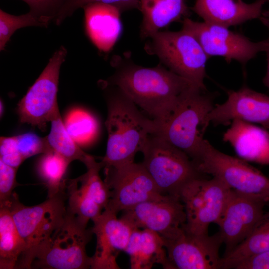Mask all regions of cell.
Here are the masks:
<instances>
[{
	"label": "cell",
	"mask_w": 269,
	"mask_h": 269,
	"mask_svg": "<svg viewBox=\"0 0 269 269\" xmlns=\"http://www.w3.org/2000/svg\"><path fill=\"white\" fill-rule=\"evenodd\" d=\"M217 94L194 86L184 92L167 121L155 134L184 152L194 161L198 156L208 125L207 115Z\"/></svg>",
	"instance_id": "3957f363"
},
{
	"label": "cell",
	"mask_w": 269,
	"mask_h": 269,
	"mask_svg": "<svg viewBox=\"0 0 269 269\" xmlns=\"http://www.w3.org/2000/svg\"><path fill=\"white\" fill-rule=\"evenodd\" d=\"M141 152L142 164L163 195L179 197L187 183L204 175L187 154L159 135L151 134Z\"/></svg>",
	"instance_id": "52a82bcc"
},
{
	"label": "cell",
	"mask_w": 269,
	"mask_h": 269,
	"mask_svg": "<svg viewBox=\"0 0 269 269\" xmlns=\"http://www.w3.org/2000/svg\"><path fill=\"white\" fill-rule=\"evenodd\" d=\"M265 2L264 0L250 3L243 0H196L192 9L207 24L229 28L259 19Z\"/></svg>",
	"instance_id": "d6986e66"
},
{
	"label": "cell",
	"mask_w": 269,
	"mask_h": 269,
	"mask_svg": "<svg viewBox=\"0 0 269 269\" xmlns=\"http://www.w3.org/2000/svg\"><path fill=\"white\" fill-rule=\"evenodd\" d=\"M99 2L111 5L118 8L121 12L127 10H139V0H69L54 21L60 25L67 18L71 16L78 9L90 3Z\"/></svg>",
	"instance_id": "f546056e"
},
{
	"label": "cell",
	"mask_w": 269,
	"mask_h": 269,
	"mask_svg": "<svg viewBox=\"0 0 269 269\" xmlns=\"http://www.w3.org/2000/svg\"><path fill=\"white\" fill-rule=\"evenodd\" d=\"M82 8L87 36L99 51L109 52L122 32L121 11L114 6L99 2L87 4Z\"/></svg>",
	"instance_id": "44dd1931"
},
{
	"label": "cell",
	"mask_w": 269,
	"mask_h": 269,
	"mask_svg": "<svg viewBox=\"0 0 269 269\" xmlns=\"http://www.w3.org/2000/svg\"><path fill=\"white\" fill-rule=\"evenodd\" d=\"M231 190L213 177L195 179L181 190L179 198L184 205L185 230L194 234H207L209 225L217 224L229 199Z\"/></svg>",
	"instance_id": "9c48e42d"
},
{
	"label": "cell",
	"mask_w": 269,
	"mask_h": 269,
	"mask_svg": "<svg viewBox=\"0 0 269 269\" xmlns=\"http://www.w3.org/2000/svg\"><path fill=\"white\" fill-rule=\"evenodd\" d=\"M17 170L0 160V207L6 206L14 193L13 190L17 185Z\"/></svg>",
	"instance_id": "1f68e13d"
},
{
	"label": "cell",
	"mask_w": 269,
	"mask_h": 269,
	"mask_svg": "<svg viewBox=\"0 0 269 269\" xmlns=\"http://www.w3.org/2000/svg\"><path fill=\"white\" fill-rule=\"evenodd\" d=\"M122 212L120 218L132 228L149 229L163 238L176 235L186 221L180 198L170 195L140 203Z\"/></svg>",
	"instance_id": "9a60e30c"
},
{
	"label": "cell",
	"mask_w": 269,
	"mask_h": 269,
	"mask_svg": "<svg viewBox=\"0 0 269 269\" xmlns=\"http://www.w3.org/2000/svg\"><path fill=\"white\" fill-rule=\"evenodd\" d=\"M15 137L17 150L25 160L37 154L52 151L46 137H41L32 132H27Z\"/></svg>",
	"instance_id": "4dcf8cb0"
},
{
	"label": "cell",
	"mask_w": 269,
	"mask_h": 269,
	"mask_svg": "<svg viewBox=\"0 0 269 269\" xmlns=\"http://www.w3.org/2000/svg\"><path fill=\"white\" fill-rule=\"evenodd\" d=\"M262 16L269 18V9L263 11Z\"/></svg>",
	"instance_id": "8d00e7d4"
},
{
	"label": "cell",
	"mask_w": 269,
	"mask_h": 269,
	"mask_svg": "<svg viewBox=\"0 0 269 269\" xmlns=\"http://www.w3.org/2000/svg\"><path fill=\"white\" fill-rule=\"evenodd\" d=\"M261 23L267 28L269 32V36L266 39L267 46L265 51L267 57V70L265 76L263 79V83L269 89V18L261 15L259 18Z\"/></svg>",
	"instance_id": "d590c367"
},
{
	"label": "cell",
	"mask_w": 269,
	"mask_h": 269,
	"mask_svg": "<svg viewBox=\"0 0 269 269\" xmlns=\"http://www.w3.org/2000/svg\"><path fill=\"white\" fill-rule=\"evenodd\" d=\"M269 250V210L264 212L250 235L220 258L219 269H234L242 260Z\"/></svg>",
	"instance_id": "cb8c5ba5"
},
{
	"label": "cell",
	"mask_w": 269,
	"mask_h": 269,
	"mask_svg": "<svg viewBox=\"0 0 269 269\" xmlns=\"http://www.w3.org/2000/svg\"><path fill=\"white\" fill-rule=\"evenodd\" d=\"M105 182L110 191L107 209L116 214L140 203L163 197L142 163L134 162L105 168Z\"/></svg>",
	"instance_id": "7c38bea8"
},
{
	"label": "cell",
	"mask_w": 269,
	"mask_h": 269,
	"mask_svg": "<svg viewBox=\"0 0 269 269\" xmlns=\"http://www.w3.org/2000/svg\"><path fill=\"white\" fill-rule=\"evenodd\" d=\"M87 172L80 177L66 180L65 192L68 201L67 210L87 226L90 220L95 219L109 202L110 191L99 174L103 168L92 156L85 164Z\"/></svg>",
	"instance_id": "5bb4252c"
},
{
	"label": "cell",
	"mask_w": 269,
	"mask_h": 269,
	"mask_svg": "<svg viewBox=\"0 0 269 269\" xmlns=\"http://www.w3.org/2000/svg\"><path fill=\"white\" fill-rule=\"evenodd\" d=\"M269 198L249 196L231 191L225 209L217 223L227 253L251 233L264 213Z\"/></svg>",
	"instance_id": "2e32d148"
},
{
	"label": "cell",
	"mask_w": 269,
	"mask_h": 269,
	"mask_svg": "<svg viewBox=\"0 0 269 269\" xmlns=\"http://www.w3.org/2000/svg\"><path fill=\"white\" fill-rule=\"evenodd\" d=\"M162 239L166 249L167 269H219V249L223 243L219 232L211 236L194 234L183 227L176 235Z\"/></svg>",
	"instance_id": "4fadbf2b"
},
{
	"label": "cell",
	"mask_w": 269,
	"mask_h": 269,
	"mask_svg": "<svg viewBox=\"0 0 269 269\" xmlns=\"http://www.w3.org/2000/svg\"><path fill=\"white\" fill-rule=\"evenodd\" d=\"M2 102H1V100H0V115H1V112L2 113V109H3V106H2Z\"/></svg>",
	"instance_id": "74e56055"
},
{
	"label": "cell",
	"mask_w": 269,
	"mask_h": 269,
	"mask_svg": "<svg viewBox=\"0 0 269 269\" xmlns=\"http://www.w3.org/2000/svg\"><path fill=\"white\" fill-rule=\"evenodd\" d=\"M0 160L17 169L25 160L17 150L15 136L0 137Z\"/></svg>",
	"instance_id": "836d02e7"
},
{
	"label": "cell",
	"mask_w": 269,
	"mask_h": 269,
	"mask_svg": "<svg viewBox=\"0 0 269 269\" xmlns=\"http://www.w3.org/2000/svg\"><path fill=\"white\" fill-rule=\"evenodd\" d=\"M67 54L61 46L55 51L41 74L18 103L20 122L41 130L59 111L57 103L60 68Z\"/></svg>",
	"instance_id": "30bf717a"
},
{
	"label": "cell",
	"mask_w": 269,
	"mask_h": 269,
	"mask_svg": "<svg viewBox=\"0 0 269 269\" xmlns=\"http://www.w3.org/2000/svg\"><path fill=\"white\" fill-rule=\"evenodd\" d=\"M193 162L199 172L218 178L233 191L269 198V178L247 161L219 151L206 139Z\"/></svg>",
	"instance_id": "ba28073f"
},
{
	"label": "cell",
	"mask_w": 269,
	"mask_h": 269,
	"mask_svg": "<svg viewBox=\"0 0 269 269\" xmlns=\"http://www.w3.org/2000/svg\"><path fill=\"white\" fill-rule=\"evenodd\" d=\"M162 237L152 230L133 229L125 250L132 269H150L155 264L167 269V253Z\"/></svg>",
	"instance_id": "7402d4cb"
},
{
	"label": "cell",
	"mask_w": 269,
	"mask_h": 269,
	"mask_svg": "<svg viewBox=\"0 0 269 269\" xmlns=\"http://www.w3.org/2000/svg\"><path fill=\"white\" fill-rule=\"evenodd\" d=\"M265 2H268L269 3V0H264Z\"/></svg>",
	"instance_id": "f35d334b"
},
{
	"label": "cell",
	"mask_w": 269,
	"mask_h": 269,
	"mask_svg": "<svg viewBox=\"0 0 269 269\" xmlns=\"http://www.w3.org/2000/svg\"><path fill=\"white\" fill-rule=\"evenodd\" d=\"M227 99L215 104L207 115L209 125H228L235 119L258 123L269 130V96L254 91L247 85L237 90L227 91Z\"/></svg>",
	"instance_id": "e0dca14e"
},
{
	"label": "cell",
	"mask_w": 269,
	"mask_h": 269,
	"mask_svg": "<svg viewBox=\"0 0 269 269\" xmlns=\"http://www.w3.org/2000/svg\"><path fill=\"white\" fill-rule=\"evenodd\" d=\"M113 62L116 71L107 85L116 86L157 123L158 129L167 121L181 95L197 86L161 64L145 67L120 57Z\"/></svg>",
	"instance_id": "6da1fadb"
},
{
	"label": "cell",
	"mask_w": 269,
	"mask_h": 269,
	"mask_svg": "<svg viewBox=\"0 0 269 269\" xmlns=\"http://www.w3.org/2000/svg\"><path fill=\"white\" fill-rule=\"evenodd\" d=\"M50 122V131L46 137L51 149L70 163L78 160L85 164L91 155L84 152L69 135L59 111Z\"/></svg>",
	"instance_id": "484cf974"
},
{
	"label": "cell",
	"mask_w": 269,
	"mask_h": 269,
	"mask_svg": "<svg viewBox=\"0 0 269 269\" xmlns=\"http://www.w3.org/2000/svg\"><path fill=\"white\" fill-rule=\"evenodd\" d=\"M224 133L238 157L246 161L269 165V130L239 119L233 120Z\"/></svg>",
	"instance_id": "ffe728a7"
},
{
	"label": "cell",
	"mask_w": 269,
	"mask_h": 269,
	"mask_svg": "<svg viewBox=\"0 0 269 269\" xmlns=\"http://www.w3.org/2000/svg\"><path fill=\"white\" fill-rule=\"evenodd\" d=\"M25 250V244L9 208L0 207V269L16 268Z\"/></svg>",
	"instance_id": "d4e9b609"
},
{
	"label": "cell",
	"mask_w": 269,
	"mask_h": 269,
	"mask_svg": "<svg viewBox=\"0 0 269 269\" xmlns=\"http://www.w3.org/2000/svg\"><path fill=\"white\" fill-rule=\"evenodd\" d=\"M145 51L156 55L162 65L179 76L207 89L204 84L209 57L189 32L159 31L149 38Z\"/></svg>",
	"instance_id": "8992f818"
},
{
	"label": "cell",
	"mask_w": 269,
	"mask_h": 269,
	"mask_svg": "<svg viewBox=\"0 0 269 269\" xmlns=\"http://www.w3.org/2000/svg\"><path fill=\"white\" fill-rule=\"evenodd\" d=\"M51 22L52 21L50 18L38 16L30 11L16 16L0 9V51L5 50L11 37L17 30L29 26L47 27Z\"/></svg>",
	"instance_id": "f1b7e54d"
},
{
	"label": "cell",
	"mask_w": 269,
	"mask_h": 269,
	"mask_svg": "<svg viewBox=\"0 0 269 269\" xmlns=\"http://www.w3.org/2000/svg\"><path fill=\"white\" fill-rule=\"evenodd\" d=\"M63 121L67 132L78 145L89 143L97 134L98 122L86 110L73 109L68 113Z\"/></svg>",
	"instance_id": "83f0119b"
},
{
	"label": "cell",
	"mask_w": 269,
	"mask_h": 269,
	"mask_svg": "<svg viewBox=\"0 0 269 269\" xmlns=\"http://www.w3.org/2000/svg\"><path fill=\"white\" fill-rule=\"evenodd\" d=\"M235 269H269V250L250 256L237 264Z\"/></svg>",
	"instance_id": "e575fe53"
},
{
	"label": "cell",
	"mask_w": 269,
	"mask_h": 269,
	"mask_svg": "<svg viewBox=\"0 0 269 269\" xmlns=\"http://www.w3.org/2000/svg\"><path fill=\"white\" fill-rule=\"evenodd\" d=\"M142 14L140 37L149 38L173 22L188 17L189 9L185 0H139Z\"/></svg>",
	"instance_id": "603a6c76"
},
{
	"label": "cell",
	"mask_w": 269,
	"mask_h": 269,
	"mask_svg": "<svg viewBox=\"0 0 269 269\" xmlns=\"http://www.w3.org/2000/svg\"><path fill=\"white\" fill-rule=\"evenodd\" d=\"M70 163L51 151L42 154L37 164V171L48 191V197L65 193L64 177Z\"/></svg>",
	"instance_id": "4316f807"
},
{
	"label": "cell",
	"mask_w": 269,
	"mask_h": 269,
	"mask_svg": "<svg viewBox=\"0 0 269 269\" xmlns=\"http://www.w3.org/2000/svg\"><path fill=\"white\" fill-rule=\"evenodd\" d=\"M182 22V29L196 38L209 58L220 56L227 63L235 60L245 66L259 53L265 52L267 46L266 40L254 42L229 28L193 21L188 17Z\"/></svg>",
	"instance_id": "8fae6325"
},
{
	"label": "cell",
	"mask_w": 269,
	"mask_h": 269,
	"mask_svg": "<svg viewBox=\"0 0 269 269\" xmlns=\"http://www.w3.org/2000/svg\"><path fill=\"white\" fill-rule=\"evenodd\" d=\"M66 193L48 198L32 206H25L14 193L7 206L18 232L25 244V250L16 269H30L38 248L62 222L66 211Z\"/></svg>",
	"instance_id": "277c9868"
},
{
	"label": "cell",
	"mask_w": 269,
	"mask_h": 269,
	"mask_svg": "<svg viewBox=\"0 0 269 269\" xmlns=\"http://www.w3.org/2000/svg\"><path fill=\"white\" fill-rule=\"evenodd\" d=\"M118 90L110 99L105 122L108 140L101 161L104 169L134 162L136 153L142 151L149 136L158 130L157 123Z\"/></svg>",
	"instance_id": "7a4b0ae2"
},
{
	"label": "cell",
	"mask_w": 269,
	"mask_h": 269,
	"mask_svg": "<svg viewBox=\"0 0 269 269\" xmlns=\"http://www.w3.org/2000/svg\"><path fill=\"white\" fill-rule=\"evenodd\" d=\"M29 6V11L38 16L55 18L69 0H21Z\"/></svg>",
	"instance_id": "d6a6232c"
},
{
	"label": "cell",
	"mask_w": 269,
	"mask_h": 269,
	"mask_svg": "<svg viewBox=\"0 0 269 269\" xmlns=\"http://www.w3.org/2000/svg\"><path fill=\"white\" fill-rule=\"evenodd\" d=\"M116 214L105 209L93 220L92 228L96 237V248L91 257V269H119L116 259L125 251L133 231L132 228Z\"/></svg>",
	"instance_id": "ac0fdd59"
},
{
	"label": "cell",
	"mask_w": 269,
	"mask_h": 269,
	"mask_svg": "<svg viewBox=\"0 0 269 269\" xmlns=\"http://www.w3.org/2000/svg\"><path fill=\"white\" fill-rule=\"evenodd\" d=\"M93 234L67 209L60 225L37 249L31 268L49 269H91L86 246Z\"/></svg>",
	"instance_id": "5b68a950"
}]
</instances>
